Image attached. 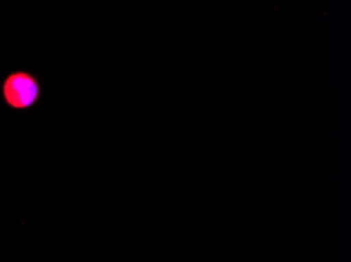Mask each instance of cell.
Here are the masks:
<instances>
[{"instance_id": "1", "label": "cell", "mask_w": 351, "mask_h": 262, "mask_svg": "<svg viewBox=\"0 0 351 262\" xmlns=\"http://www.w3.org/2000/svg\"><path fill=\"white\" fill-rule=\"evenodd\" d=\"M1 96L11 109H29L40 99V83L31 73L15 70L3 79Z\"/></svg>"}]
</instances>
